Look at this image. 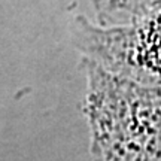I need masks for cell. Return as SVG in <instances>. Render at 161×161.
<instances>
[{
    "label": "cell",
    "mask_w": 161,
    "mask_h": 161,
    "mask_svg": "<svg viewBox=\"0 0 161 161\" xmlns=\"http://www.w3.org/2000/svg\"><path fill=\"white\" fill-rule=\"evenodd\" d=\"M140 58L151 70L161 75V9L145 29L140 40Z\"/></svg>",
    "instance_id": "1"
}]
</instances>
